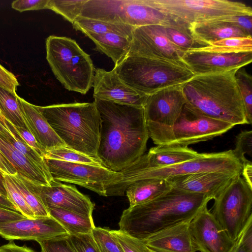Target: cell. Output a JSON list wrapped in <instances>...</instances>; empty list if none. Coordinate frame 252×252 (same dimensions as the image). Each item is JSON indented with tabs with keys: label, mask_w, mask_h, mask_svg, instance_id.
I'll return each instance as SVG.
<instances>
[{
	"label": "cell",
	"mask_w": 252,
	"mask_h": 252,
	"mask_svg": "<svg viewBox=\"0 0 252 252\" xmlns=\"http://www.w3.org/2000/svg\"><path fill=\"white\" fill-rule=\"evenodd\" d=\"M172 188L166 180L148 179L132 183L128 186L125 193L129 200V207H132L153 200Z\"/></svg>",
	"instance_id": "484cf974"
},
{
	"label": "cell",
	"mask_w": 252,
	"mask_h": 252,
	"mask_svg": "<svg viewBox=\"0 0 252 252\" xmlns=\"http://www.w3.org/2000/svg\"><path fill=\"white\" fill-rule=\"evenodd\" d=\"M186 103L182 85L168 87L148 95L143 106L147 125L172 126Z\"/></svg>",
	"instance_id": "9a60e30c"
},
{
	"label": "cell",
	"mask_w": 252,
	"mask_h": 252,
	"mask_svg": "<svg viewBox=\"0 0 252 252\" xmlns=\"http://www.w3.org/2000/svg\"><path fill=\"white\" fill-rule=\"evenodd\" d=\"M26 202L36 218L50 217L47 208L42 201L35 184L18 173L10 175Z\"/></svg>",
	"instance_id": "4dcf8cb0"
},
{
	"label": "cell",
	"mask_w": 252,
	"mask_h": 252,
	"mask_svg": "<svg viewBox=\"0 0 252 252\" xmlns=\"http://www.w3.org/2000/svg\"><path fill=\"white\" fill-rule=\"evenodd\" d=\"M38 108L66 147L98 159L100 119L94 101Z\"/></svg>",
	"instance_id": "277c9868"
},
{
	"label": "cell",
	"mask_w": 252,
	"mask_h": 252,
	"mask_svg": "<svg viewBox=\"0 0 252 252\" xmlns=\"http://www.w3.org/2000/svg\"><path fill=\"white\" fill-rule=\"evenodd\" d=\"M198 154L188 146L157 145L127 167L136 169L167 167L190 160Z\"/></svg>",
	"instance_id": "7402d4cb"
},
{
	"label": "cell",
	"mask_w": 252,
	"mask_h": 252,
	"mask_svg": "<svg viewBox=\"0 0 252 252\" xmlns=\"http://www.w3.org/2000/svg\"><path fill=\"white\" fill-rule=\"evenodd\" d=\"M252 220L248 222L241 234V244L246 252H252Z\"/></svg>",
	"instance_id": "c3c4849f"
},
{
	"label": "cell",
	"mask_w": 252,
	"mask_h": 252,
	"mask_svg": "<svg viewBox=\"0 0 252 252\" xmlns=\"http://www.w3.org/2000/svg\"><path fill=\"white\" fill-rule=\"evenodd\" d=\"M0 252H36L26 245L19 246L13 241L0 246Z\"/></svg>",
	"instance_id": "f907efd6"
},
{
	"label": "cell",
	"mask_w": 252,
	"mask_h": 252,
	"mask_svg": "<svg viewBox=\"0 0 252 252\" xmlns=\"http://www.w3.org/2000/svg\"><path fill=\"white\" fill-rule=\"evenodd\" d=\"M92 234L100 252H124L109 229L95 227Z\"/></svg>",
	"instance_id": "f35d334b"
},
{
	"label": "cell",
	"mask_w": 252,
	"mask_h": 252,
	"mask_svg": "<svg viewBox=\"0 0 252 252\" xmlns=\"http://www.w3.org/2000/svg\"><path fill=\"white\" fill-rule=\"evenodd\" d=\"M85 35L94 43V49L110 58L115 66L120 63L128 55L131 38L113 32Z\"/></svg>",
	"instance_id": "4316f807"
},
{
	"label": "cell",
	"mask_w": 252,
	"mask_h": 252,
	"mask_svg": "<svg viewBox=\"0 0 252 252\" xmlns=\"http://www.w3.org/2000/svg\"><path fill=\"white\" fill-rule=\"evenodd\" d=\"M147 126L149 137L157 145L185 146L212 139L234 126L227 122L204 116L186 104L172 126Z\"/></svg>",
	"instance_id": "9c48e42d"
},
{
	"label": "cell",
	"mask_w": 252,
	"mask_h": 252,
	"mask_svg": "<svg viewBox=\"0 0 252 252\" xmlns=\"http://www.w3.org/2000/svg\"><path fill=\"white\" fill-rule=\"evenodd\" d=\"M189 30L195 41L204 47L212 42L235 37L252 36L243 30L229 23L207 21L189 25Z\"/></svg>",
	"instance_id": "cb8c5ba5"
},
{
	"label": "cell",
	"mask_w": 252,
	"mask_h": 252,
	"mask_svg": "<svg viewBox=\"0 0 252 252\" xmlns=\"http://www.w3.org/2000/svg\"><path fill=\"white\" fill-rule=\"evenodd\" d=\"M193 241L201 252H231L236 242L229 237L212 213L205 206L190 221Z\"/></svg>",
	"instance_id": "5bb4252c"
},
{
	"label": "cell",
	"mask_w": 252,
	"mask_h": 252,
	"mask_svg": "<svg viewBox=\"0 0 252 252\" xmlns=\"http://www.w3.org/2000/svg\"><path fill=\"white\" fill-rule=\"evenodd\" d=\"M149 4L188 25L220 18L252 16V9L241 2L227 0H148Z\"/></svg>",
	"instance_id": "8fae6325"
},
{
	"label": "cell",
	"mask_w": 252,
	"mask_h": 252,
	"mask_svg": "<svg viewBox=\"0 0 252 252\" xmlns=\"http://www.w3.org/2000/svg\"><path fill=\"white\" fill-rule=\"evenodd\" d=\"M3 185L8 200L16 208L18 212L28 219H34L33 213L31 209L11 176L2 174Z\"/></svg>",
	"instance_id": "74e56055"
},
{
	"label": "cell",
	"mask_w": 252,
	"mask_h": 252,
	"mask_svg": "<svg viewBox=\"0 0 252 252\" xmlns=\"http://www.w3.org/2000/svg\"><path fill=\"white\" fill-rule=\"evenodd\" d=\"M149 249V248H148ZM149 252H155L153 250H151V249H149Z\"/></svg>",
	"instance_id": "6f0895ef"
},
{
	"label": "cell",
	"mask_w": 252,
	"mask_h": 252,
	"mask_svg": "<svg viewBox=\"0 0 252 252\" xmlns=\"http://www.w3.org/2000/svg\"><path fill=\"white\" fill-rule=\"evenodd\" d=\"M192 49L220 53L252 52V36L228 38Z\"/></svg>",
	"instance_id": "d6a6232c"
},
{
	"label": "cell",
	"mask_w": 252,
	"mask_h": 252,
	"mask_svg": "<svg viewBox=\"0 0 252 252\" xmlns=\"http://www.w3.org/2000/svg\"><path fill=\"white\" fill-rule=\"evenodd\" d=\"M26 218L20 212L0 206V223L18 220Z\"/></svg>",
	"instance_id": "681fc988"
},
{
	"label": "cell",
	"mask_w": 252,
	"mask_h": 252,
	"mask_svg": "<svg viewBox=\"0 0 252 252\" xmlns=\"http://www.w3.org/2000/svg\"><path fill=\"white\" fill-rule=\"evenodd\" d=\"M214 200L212 214L235 242L252 220V188L238 175Z\"/></svg>",
	"instance_id": "30bf717a"
},
{
	"label": "cell",
	"mask_w": 252,
	"mask_h": 252,
	"mask_svg": "<svg viewBox=\"0 0 252 252\" xmlns=\"http://www.w3.org/2000/svg\"><path fill=\"white\" fill-rule=\"evenodd\" d=\"M45 46L46 60L57 79L68 91L86 94L93 86L95 70L90 55L67 37L50 35Z\"/></svg>",
	"instance_id": "52a82bcc"
},
{
	"label": "cell",
	"mask_w": 252,
	"mask_h": 252,
	"mask_svg": "<svg viewBox=\"0 0 252 252\" xmlns=\"http://www.w3.org/2000/svg\"><path fill=\"white\" fill-rule=\"evenodd\" d=\"M0 136L16 149L34 162L51 182L53 180L44 158L28 146L10 127L5 118L0 115Z\"/></svg>",
	"instance_id": "f1b7e54d"
},
{
	"label": "cell",
	"mask_w": 252,
	"mask_h": 252,
	"mask_svg": "<svg viewBox=\"0 0 252 252\" xmlns=\"http://www.w3.org/2000/svg\"><path fill=\"white\" fill-rule=\"evenodd\" d=\"M162 28L169 41L185 52L201 47L194 39L188 28L164 26Z\"/></svg>",
	"instance_id": "8d00e7d4"
},
{
	"label": "cell",
	"mask_w": 252,
	"mask_h": 252,
	"mask_svg": "<svg viewBox=\"0 0 252 252\" xmlns=\"http://www.w3.org/2000/svg\"><path fill=\"white\" fill-rule=\"evenodd\" d=\"M182 62L195 75L241 68L252 62V52L220 53L198 51L186 52Z\"/></svg>",
	"instance_id": "2e32d148"
},
{
	"label": "cell",
	"mask_w": 252,
	"mask_h": 252,
	"mask_svg": "<svg viewBox=\"0 0 252 252\" xmlns=\"http://www.w3.org/2000/svg\"><path fill=\"white\" fill-rule=\"evenodd\" d=\"M0 115H1V112H0Z\"/></svg>",
	"instance_id": "680465c9"
},
{
	"label": "cell",
	"mask_w": 252,
	"mask_h": 252,
	"mask_svg": "<svg viewBox=\"0 0 252 252\" xmlns=\"http://www.w3.org/2000/svg\"><path fill=\"white\" fill-rule=\"evenodd\" d=\"M13 130L30 147L43 158L46 150L40 145L34 136L26 128L14 126L6 119Z\"/></svg>",
	"instance_id": "ee69618b"
},
{
	"label": "cell",
	"mask_w": 252,
	"mask_h": 252,
	"mask_svg": "<svg viewBox=\"0 0 252 252\" xmlns=\"http://www.w3.org/2000/svg\"><path fill=\"white\" fill-rule=\"evenodd\" d=\"M239 68L194 75L182 85L186 104L204 116L234 126L248 124L235 79Z\"/></svg>",
	"instance_id": "3957f363"
},
{
	"label": "cell",
	"mask_w": 252,
	"mask_h": 252,
	"mask_svg": "<svg viewBox=\"0 0 252 252\" xmlns=\"http://www.w3.org/2000/svg\"><path fill=\"white\" fill-rule=\"evenodd\" d=\"M72 25L74 29L85 35L113 32L131 38L132 32L135 28L122 23L108 22L81 16L78 17Z\"/></svg>",
	"instance_id": "f546056e"
},
{
	"label": "cell",
	"mask_w": 252,
	"mask_h": 252,
	"mask_svg": "<svg viewBox=\"0 0 252 252\" xmlns=\"http://www.w3.org/2000/svg\"><path fill=\"white\" fill-rule=\"evenodd\" d=\"M211 200L206 196L172 188L157 198L125 210L120 229L144 240L151 235L185 221H190Z\"/></svg>",
	"instance_id": "7a4b0ae2"
},
{
	"label": "cell",
	"mask_w": 252,
	"mask_h": 252,
	"mask_svg": "<svg viewBox=\"0 0 252 252\" xmlns=\"http://www.w3.org/2000/svg\"><path fill=\"white\" fill-rule=\"evenodd\" d=\"M241 175L243 179L251 188H252V163H248L242 165Z\"/></svg>",
	"instance_id": "f5cc1de1"
},
{
	"label": "cell",
	"mask_w": 252,
	"mask_h": 252,
	"mask_svg": "<svg viewBox=\"0 0 252 252\" xmlns=\"http://www.w3.org/2000/svg\"><path fill=\"white\" fill-rule=\"evenodd\" d=\"M209 21H220L229 23L243 30L252 36V16H233L215 19Z\"/></svg>",
	"instance_id": "f6af8a7d"
},
{
	"label": "cell",
	"mask_w": 252,
	"mask_h": 252,
	"mask_svg": "<svg viewBox=\"0 0 252 252\" xmlns=\"http://www.w3.org/2000/svg\"><path fill=\"white\" fill-rule=\"evenodd\" d=\"M236 81L244 105L248 124L252 123V77L243 67L239 68L235 74Z\"/></svg>",
	"instance_id": "e575fe53"
},
{
	"label": "cell",
	"mask_w": 252,
	"mask_h": 252,
	"mask_svg": "<svg viewBox=\"0 0 252 252\" xmlns=\"http://www.w3.org/2000/svg\"><path fill=\"white\" fill-rule=\"evenodd\" d=\"M0 152L16 170L17 173L35 184L50 186V182L38 165L16 149L1 136Z\"/></svg>",
	"instance_id": "d4e9b609"
},
{
	"label": "cell",
	"mask_w": 252,
	"mask_h": 252,
	"mask_svg": "<svg viewBox=\"0 0 252 252\" xmlns=\"http://www.w3.org/2000/svg\"><path fill=\"white\" fill-rule=\"evenodd\" d=\"M0 172L2 174L14 175L17 173L16 170L5 158L0 152Z\"/></svg>",
	"instance_id": "816d5d0a"
},
{
	"label": "cell",
	"mask_w": 252,
	"mask_h": 252,
	"mask_svg": "<svg viewBox=\"0 0 252 252\" xmlns=\"http://www.w3.org/2000/svg\"><path fill=\"white\" fill-rule=\"evenodd\" d=\"M18 96L16 94L0 86V111L1 115L14 126L26 128L31 132Z\"/></svg>",
	"instance_id": "1f68e13d"
},
{
	"label": "cell",
	"mask_w": 252,
	"mask_h": 252,
	"mask_svg": "<svg viewBox=\"0 0 252 252\" xmlns=\"http://www.w3.org/2000/svg\"><path fill=\"white\" fill-rule=\"evenodd\" d=\"M47 209L50 216L56 220L69 234L91 233L95 227L93 218L60 208Z\"/></svg>",
	"instance_id": "83f0119b"
},
{
	"label": "cell",
	"mask_w": 252,
	"mask_h": 252,
	"mask_svg": "<svg viewBox=\"0 0 252 252\" xmlns=\"http://www.w3.org/2000/svg\"><path fill=\"white\" fill-rule=\"evenodd\" d=\"M92 86L94 99L120 104L143 107L148 96L124 83L113 69H95Z\"/></svg>",
	"instance_id": "ac0fdd59"
},
{
	"label": "cell",
	"mask_w": 252,
	"mask_h": 252,
	"mask_svg": "<svg viewBox=\"0 0 252 252\" xmlns=\"http://www.w3.org/2000/svg\"><path fill=\"white\" fill-rule=\"evenodd\" d=\"M49 0H16L11 3L13 9L20 12L47 9Z\"/></svg>",
	"instance_id": "bcb514c9"
},
{
	"label": "cell",
	"mask_w": 252,
	"mask_h": 252,
	"mask_svg": "<svg viewBox=\"0 0 252 252\" xmlns=\"http://www.w3.org/2000/svg\"><path fill=\"white\" fill-rule=\"evenodd\" d=\"M111 232L124 252H149L143 240L132 237L120 229L111 230Z\"/></svg>",
	"instance_id": "60d3db41"
},
{
	"label": "cell",
	"mask_w": 252,
	"mask_h": 252,
	"mask_svg": "<svg viewBox=\"0 0 252 252\" xmlns=\"http://www.w3.org/2000/svg\"><path fill=\"white\" fill-rule=\"evenodd\" d=\"M162 27L151 25L135 27L132 33L127 56H136L183 62L182 59L186 52L169 41Z\"/></svg>",
	"instance_id": "4fadbf2b"
},
{
	"label": "cell",
	"mask_w": 252,
	"mask_h": 252,
	"mask_svg": "<svg viewBox=\"0 0 252 252\" xmlns=\"http://www.w3.org/2000/svg\"><path fill=\"white\" fill-rule=\"evenodd\" d=\"M0 206L18 212L16 208L7 197L1 193H0Z\"/></svg>",
	"instance_id": "db71d44e"
},
{
	"label": "cell",
	"mask_w": 252,
	"mask_h": 252,
	"mask_svg": "<svg viewBox=\"0 0 252 252\" xmlns=\"http://www.w3.org/2000/svg\"><path fill=\"white\" fill-rule=\"evenodd\" d=\"M37 189L47 209L60 208L93 218L94 204L75 186L53 180L50 186L37 185Z\"/></svg>",
	"instance_id": "e0dca14e"
},
{
	"label": "cell",
	"mask_w": 252,
	"mask_h": 252,
	"mask_svg": "<svg viewBox=\"0 0 252 252\" xmlns=\"http://www.w3.org/2000/svg\"><path fill=\"white\" fill-rule=\"evenodd\" d=\"M80 16L134 27L151 25L187 27L151 6L148 0H87Z\"/></svg>",
	"instance_id": "ba28073f"
},
{
	"label": "cell",
	"mask_w": 252,
	"mask_h": 252,
	"mask_svg": "<svg viewBox=\"0 0 252 252\" xmlns=\"http://www.w3.org/2000/svg\"><path fill=\"white\" fill-rule=\"evenodd\" d=\"M53 180L81 186L106 196V189L119 175V172L104 166L44 159Z\"/></svg>",
	"instance_id": "7c38bea8"
},
{
	"label": "cell",
	"mask_w": 252,
	"mask_h": 252,
	"mask_svg": "<svg viewBox=\"0 0 252 252\" xmlns=\"http://www.w3.org/2000/svg\"><path fill=\"white\" fill-rule=\"evenodd\" d=\"M87 0H49L47 9L61 15L72 24L80 16Z\"/></svg>",
	"instance_id": "d590c367"
},
{
	"label": "cell",
	"mask_w": 252,
	"mask_h": 252,
	"mask_svg": "<svg viewBox=\"0 0 252 252\" xmlns=\"http://www.w3.org/2000/svg\"><path fill=\"white\" fill-rule=\"evenodd\" d=\"M242 164L232 150L210 153H199L190 160L172 166L136 169L127 167L106 189V196H122L129 185L148 179L166 180L170 177L208 172H219L241 175Z\"/></svg>",
	"instance_id": "5b68a950"
},
{
	"label": "cell",
	"mask_w": 252,
	"mask_h": 252,
	"mask_svg": "<svg viewBox=\"0 0 252 252\" xmlns=\"http://www.w3.org/2000/svg\"><path fill=\"white\" fill-rule=\"evenodd\" d=\"M24 117L31 132L46 150L65 146L38 108L18 96Z\"/></svg>",
	"instance_id": "603a6c76"
},
{
	"label": "cell",
	"mask_w": 252,
	"mask_h": 252,
	"mask_svg": "<svg viewBox=\"0 0 252 252\" xmlns=\"http://www.w3.org/2000/svg\"><path fill=\"white\" fill-rule=\"evenodd\" d=\"M241 234L236 240V245L233 252H246L241 244Z\"/></svg>",
	"instance_id": "11a10c76"
},
{
	"label": "cell",
	"mask_w": 252,
	"mask_h": 252,
	"mask_svg": "<svg viewBox=\"0 0 252 252\" xmlns=\"http://www.w3.org/2000/svg\"><path fill=\"white\" fill-rule=\"evenodd\" d=\"M69 241L75 252H100L92 232L68 235Z\"/></svg>",
	"instance_id": "7bdbcfd3"
},
{
	"label": "cell",
	"mask_w": 252,
	"mask_h": 252,
	"mask_svg": "<svg viewBox=\"0 0 252 252\" xmlns=\"http://www.w3.org/2000/svg\"><path fill=\"white\" fill-rule=\"evenodd\" d=\"M43 158L103 166L98 159L91 157L66 146L58 147L46 150Z\"/></svg>",
	"instance_id": "836d02e7"
},
{
	"label": "cell",
	"mask_w": 252,
	"mask_h": 252,
	"mask_svg": "<svg viewBox=\"0 0 252 252\" xmlns=\"http://www.w3.org/2000/svg\"><path fill=\"white\" fill-rule=\"evenodd\" d=\"M19 85L16 76L0 64V86L16 94Z\"/></svg>",
	"instance_id": "7dc6e473"
},
{
	"label": "cell",
	"mask_w": 252,
	"mask_h": 252,
	"mask_svg": "<svg viewBox=\"0 0 252 252\" xmlns=\"http://www.w3.org/2000/svg\"><path fill=\"white\" fill-rule=\"evenodd\" d=\"M100 125L97 157L119 172L142 156L149 138L144 108L94 99Z\"/></svg>",
	"instance_id": "6da1fadb"
},
{
	"label": "cell",
	"mask_w": 252,
	"mask_h": 252,
	"mask_svg": "<svg viewBox=\"0 0 252 252\" xmlns=\"http://www.w3.org/2000/svg\"><path fill=\"white\" fill-rule=\"evenodd\" d=\"M190 221L158 231L143 241L149 249L157 252H196L198 250L191 235Z\"/></svg>",
	"instance_id": "44dd1931"
},
{
	"label": "cell",
	"mask_w": 252,
	"mask_h": 252,
	"mask_svg": "<svg viewBox=\"0 0 252 252\" xmlns=\"http://www.w3.org/2000/svg\"><path fill=\"white\" fill-rule=\"evenodd\" d=\"M68 235L36 241L40 247L41 252H75L69 241Z\"/></svg>",
	"instance_id": "b9f144b4"
},
{
	"label": "cell",
	"mask_w": 252,
	"mask_h": 252,
	"mask_svg": "<svg viewBox=\"0 0 252 252\" xmlns=\"http://www.w3.org/2000/svg\"><path fill=\"white\" fill-rule=\"evenodd\" d=\"M233 152L242 165L252 163L246 158V155L252 158V131H241L236 137L235 147Z\"/></svg>",
	"instance_id": "ab89813d"
},
{
	"label": "cell",
	"mask_w": 252,
	"mask_h": 252,
	"mask_svg": "<svg viewBox=\"0 0 252 252\" xmlns=\"http://www.w3.org/2000/svg\"><path fill=\"white\" fill-rule=\"evenodd\" d=\"M238 175H241L208 172L175 176L166 180L174 188L215 199Z\"/></svg>",
	"instance_id": "ffe728a7"
},
{
	"label": "cell",
	"mask_w": 252,
	"mask_h": 252,
	"mask_svg": "<svg viewBox=\"0 0 252 252\" xmlns=\"http://www.w3.org/2000/svg\"><path fill=\"white\" fill-rule=\"evenodd\" d=\"M0 193L6 196V192L4 187L2 174L0 172ZM7 197V196H6Z\"/></svg>",
	"instance_id": "9f6ffc18"
},
{
	"label": "cell",
	"mask_w": 252,
	"mask_h": 252,
	"mask_svg": "<svg viewBox=\"0 0 252 252\" xmlns=\"http://www.w3.org/2000/svg\"><path fill=\"white\" fill-rule=\"evenodd\" d=\"M63 226L52 217L27 218L0 223V236L9 241L46 239L67 234Z\"/></svg>",
	"instance_id": "d6986e66"
},
{
	"label": "cell",
	"mask_w": 252,
	"mask_h": 252,
	"mask_svg": "<svg viewBox=\"0 0 252 252\" xmlns=\"http://www.w3.org/2000/svg\"><path fill=\"white\" fill-rule=\"evenodd\" d=\"M113 69L124 83L146 95L182 85L195 75L183 62L136 56H127Z\"/></svg>",
	"instance_id": "8992f818"
}]
</instances>
